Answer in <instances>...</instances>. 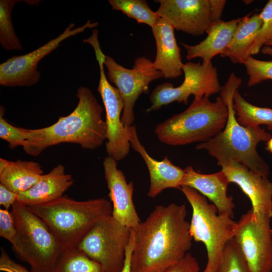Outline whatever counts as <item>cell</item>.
Listing matches in <instances>:
<instances>
[{"mask_svg": "<svg viewBox=\"0 0 272 272\" xmlns=\"http://www.w3.org/2000/svg\"><path fill=\"white\" fill-rule=\"evenodd\" d=\"M184 205L156 206L134 229L131 272H166L188 253L193 240Z\"/></svg>", "mask_w": 272, "mask_h": 272, "instance_id": "obj_1", "label": "cell"}, {"mask_svg": "<svg viewBox=\"0 0 272 272\" xmlns=\"http://www.w3.org/2000/svg\"><path fill=\"white\" fill-rule=\"evenodd\" d=\"M77 97V105L70 114L59 117L50 126L29 129L23 147L26 154L36 157L47 148L61 143L78 144L89 150L103 144L106 125L102 117V106L91 90L84 86L79 88Z\"/></svg>", "mask_w": 272, "mask_h": 272, "instance_id": "obj_2", "label": "cell"}, {"mask_svg": "<svg viewBox=\"0 0 272 272\" xmlns=\"http://www.w3.org/2000/svg\"><path fill=\"white\" fill-rule=\"evenodd\" d=\"M242 80L231 73L220 91L228 109V117L224 128L208 141L198 143L197 150H205L223 166L231 162H237L251 171L268 178L269 167L258 154L256 147L261 142H267L271 134L260 126L246 127L239 123L233 106V96Z\"/></svg>", "mask_w": 272, "mask_h": 272, "instance_id": "obj_3", "label": "cell"}, {"mask_svg": "<svg viewBox=\"0 0 272 272\" xmlns=\"http://www.w3.org/2000/svg\"><path fill=\"white\" fill-rule=\"evenodd\" d=\"M28 207L48 226L64 250L77 248L90 229L112 213V205L106 198L79 201L66 195Z\"/></svg>", "mask_w": 272, "mask_h": 272, "instance_id": "obj_4", "label": "cell"}, {"mask_svg": "<svg viewBox=\"0 0 272 272\" xmlns=\"http://www.w3.org/2000/svg\"><path fill=\"white\" fill-rule=\"evenodd\" d=\"M209 97L195 99L180 113L158 124L154 130L159 140L172 146L206 142L225 127L228 109L222 98L212 102Z\"/></svg>", "mask_w": 272, "mask_h": 272, "instance_id": "obj_5", "label": "cell"}, {"mask_svg": "<svg viewBox=\"0 0 272 272\" xmlns=\"http://www.w3.org/2000/svg\"><path fill=\"white\" fill-rule=\"evenodd\" d=\"M17 234L12 244L32 272H52L64 249L48 226L29 207L16 201L11 211Z\"/></svg>", "mask_w": 272, "mask_h": 272, "instance_id": "obj_6", "label": "cell"}, {"mask_svg": "<svg viewBox=\"0 0 272 272\" xmlns=\"http://www.w3.org/2000/svg\"><path fill=\"white\" fill-rule=\"evenodd\" d=\"M192 208L189 232L195 242L202 243L207 252V262L202 272H215L222 258L227 242L234 237L236 222L220 215L214 204L195 189L185 185L179 189Z\"/></svg>", "mask_w": 272, "mask_h": 272, "instance_id": "obj_7", "label": "cell"}, {"mask_svg": "<svg viewBox=\"0 0 272 272\" xmlns=\"http://www.w3.org/2000/svg\"><path fill=\"white\" fill-rule=\"evenodd\" d=\"M131 233L110 215L98 221L77 248L98 263L103 272H121Z\"/></svg>", "mask_w": 272, "mask_h": 272, "instance_id": "obj_8", "label": "cell"}, {"mask_svg": "<svg viewBox=\"0 0 272 272\" xmlns=\"http://www.w3.org/2000/svg\"><path fill=\"white\" fill-rule=\"evenodd\" d=\"M183 82L177 87L169 83L158 85L150 96L151 103L147 112L157 110L162 106L173 102L187 104L189 97L193 95L195 99L201 98L220 92L221 86L219 81L217 68L212 61L184 63Z\"/></svg>", "mask_w": 272, "mask_h": 272, "instance_id": "obj_9", "label": "cell"}, {"mask_svg": "<svg viewBox=\"0 0 272 272\" xmlns=\"http://www.w3.org/2000/svg\"><path fill=\"white\" fill-rule=\"evenodd\" d=\"M270 219L251 209L236 222L234 238L251 272L272 271Z\"/></svg>", "mask_w": 272, "mask_h": 272, "instance_id": "obj_10", "label": "cell"}, {"mask_svg": "<svg viewBox=\"0 0 272 272\" xmlns=\"http://www.w3.org/2000/svg\"><path fill=\"white\" fill-rule=\"evenodd\" d=\"M104 63L108 81L115 85L123 102L122 122L126 127L130 126L134 119L133 108L139 96L148 93L151 82L162 78L163 75L155 69L153 61L143 56L134 60L131 69L118 64L109 55H105Z\"/></svg>", "mask_w": 272, "mask_h": 272, "instance_id": "obj_11", "label": "cell"}, {"mask_svg": "<svg viewBox=\"0 0 272 272\" xmlns=\"http://www.w3.org/2000/svg\"><path fill=\"white\" fill-rule=\"evenodd\" d=\"M98 23L88 20L84 25L74 28L71 23L57 37L27 54L14 55L0 64V85L9 87H30L39 82L40 60L56 49L65 39L93 28Z\"/></svg>", "mask_w": 272, "mask_h": 272, "instance_id": "obj_12", "label": "cell"}, {"mask_svg": "<svg viewBox=\"0 0 272 272\" xmlns=\"http://www.w3.org/2000/svg\"><path fill=\"white\" fill-rule=\"evenodd\" d=\"M95 56L100 71L97 90L106 112V152L108 156L120 161L127 156L131 147L129 127H126L121 120L123 102L117 89L112 86L107 78L104 63L105 55L99 51Z\"/></svg>", "mask_w": 272, "mask_h": 272, "instance_id": "obj_13", "label": "cell"}, {"mask_svg": "<svg viewBox=\"0 0 272 272\" xmlns=\"http://www.w3.org/2000/svg\"><path fill=\"white\" fill-rule=\"evenodd\" d=\"M157 13L168 20L175 29L198 36L211 27L209 0H158Z\"/></svg>", "mask_w": 272, "mask_h": 272, "instance_id": "obj_14", "label": "cell"}, {"mask_svg": "<svg viewBox=\"0 0 272 272\" xmlns=\"http://www.w3.org/2000/svg\"><path fill=\"white\" fill-rule=\"evenodd\" d=\"M105 178L112 203L113 217L130 229L141 222L134 207L132 196L133 184L127 182L123 172L117 167V161L107 156L103 162Z\"/></svg>", "mask_w": 272, "mask_h": 272, "instance_id": "obj_15", "label": "cell"}, {"mask_svg": "<svg viewBox=\"0 0 272 272\" xmlns=\"http://www.w3.org/2000/svg\"><path fill=\"white\" fill-rule=\"evenodd\" d=\"M230 183L238 185L247 196L252 204V209L272 217V182L267 177L259 175L245 165L231 162L223 166Z\"/></svg>", "mask_w": 272, "mask_h": 272, "instance_id": "obj_16", "label": "cell"}, {"mask_svg": "<svg viewBox=\"0 0 272 272\" xmlns=\"http://www.w3.org/2000/svg\"><path fill=\"white\" fill-rule=\"evenodd\" d=\"M129 130L131 147L142 157L149 171L150 185L148 196L154 198L164 189H180L185 175L184 169L173 164L167 156L161 161L153 159L141 144L135 127L129 126Z\"/></svg>", "mask_w": 272, "mask_h": 272, "instance_id": "obj_17", "label": "cell"}, {"mask_svg": "<svg viewBox=\"0 0 272 272\" xmlns=\"http://www.w3.org/2000/svg\"><path fill=\"white\" fill-rule=\"evenodd\" d=\"M184 171L182 185L190 187L207 197L216 207L220 215L234 218L233 198L227 193L230 182L222 170L214 173L202 174L189 166Z\"/></svg>", "mask_w": 272, "mask_h": 272, "instance_id": "obj_18", "label": "cell"}, {"mask_svg": "<svg viewBox=\"0 0 272 272\" xmlns=\"http://www.w3.org/2000/svg\"><path fill=\"white\" fill-rule=\"evenodd\" d=\"M174 28L170 22L161 17L152 28L156 45V54L154 66L160 71L163 77L174 79L182 73L184 63L181 60L180 49L174 34Z\"/></svg>", "mask_w": 272, "mask_h": 272, "instance_id": "obj_19", "label": "cell"}, {"mask_svg": "<svg viewBox=\"0 0 272 272\" xmlns=\"http://www.w3.org/2000/svg\"><path fill=\"white\" fill-rule=\"evenodd\" d=\"M71 175L65 172L64 166L57 164L27 190L18 193L17 201L27 207L45 203L63 195L74 183Z\"/></svg>", "mask_w": 272, "mask_h": 272, "instance_id": "obj_20", "label": "cell"}, {"mask_svg": "<svg viewBox=\"0 0 272 272\" xmlns=\"http://www.w3.org/2000/svg\"><path fill=\"white\" fill-rule=\"evenodd\" d=\"M242 17L229 21H222L212 26L206 38L196 45L182 43L186 49L188 60L201 58L203 61H211L216 55L222 54L230 42L238 24Z\"/></svg>", "mask_w": 272, "mask_h": 272, "instance_id": "obj_21", "label": "cell"}, {"mask_svg": "<svg viewBox=\"0 0 272 272\" xmlns=\"http://www.w3.org/2000/svg\"><path fill=\"white\" fill-rule=\"evenodd\" d=\"M251 13L243 17L222 57L229 58L234 63L243 64L251 55L250 50L254 43L262 22L259 14Z\"/></svg>", "mask_w": 272, "mask_h": 272, "instance_id": "obj_22", "label": "cell"}, {"mask_svg": "<svg viewBox=\"0 0 272 272\" xmlns=\"http://www.w3.org/2000/svg\"><path fill=\"white\" fill-rule=\"evenodd\" d=\"M43 174L40 164L32 161H9L0 171V182L13 191L19 193L34 185Z\"/></svg>", "mask_w": 272, "mask_h": 272, "instance_id": "obj_23", "label": "cell"}, {"mask_svg": "<svg viewBox=\"0 0 272 272\" xmlns=\"http://www.w3.org/2000/svg\"><path fill=\"white\" fill-rule=\"evenodd\" d=\"M233 106L239 123L246 127L266 125L272 129V108L255 106L247 101L238 92L235 91Z\"/></svg>", "mask_w": 272, "mask_h": 272, "instance_id": "obj_24", "label": "cell"}, {"mask_svg": "<svg viewBox=\"0 0 272 272\" xmlns=\"http://www.w3.org/2000/svg\"><path fill=\"white\" fill-rule=\"evenodd\" d=\"M52 272H103L101 265L77 248L64 250Z\"/></svg>", "mask_w": 272, "mask_h": 272, "instance_id": "obj_25", "label": "cell"}, {"mask_svg": "<svg viewBox=\"0 0 272 272\" xmlns=\"http://www.w3.org/2000/svg\"><path fill=\"white\" fill-rule=\"evenodd\" d=\"M108 2L112 10L120 11L139 23L145 24L151 28L161 18L156 12L150 9L145 0H109Z\"/></svg>", "mask_w": 272, "mask_h": 272, "instance_id": "obj_26", "label": "cell"}, {"mask_svg": "<svg viewBox=\"0 0 272 272\" xmlns=\"http://www.w3.org/2000/svg\"><path fill=\"white\" fill-rule=\"evenodd\" d=\"M21 1H0V43L6 50H21L23 48L17 37L11 18L15 5Z\"/></svg>", "mask_w": 272, "mask_h": 272, "instance_id": "obj_27", "label": "cell"}, {"mask_svg": "<svg viewBox=\"0 0 272 272\" xmlns=\"http://www.w3.org/2000/svg\"><path fill=\"white\" fill-rule=\"evenodd\" d=\"M215 272H251L234 237L226 244L222 259Z\"/></svg>", "mask_w": 272, "mask_h": 272, "instance_id": "obj_28", "label": "cell"}, {"mask_svg": "<svg viewBox=\"0 0 272 272\" xmlns=\"http://www.w3.org/2000/svg\"><path fill=\"white\" fill-rule=\"evenodd\" d=\"M5 109L0 108V138L9 144V147L13 149L24 146L29 134V129L17 127L8 122L4 118Z\"/></svg>", "mask_w": 272, "mask_h": 272, "instance_id": "obj_29", "label": "cell"}, {"mask_svg": "<svg viewBox=\"0 0 272 272\" xmlns=\"http://www.w3.org/2000/svg\"><path fill=\"white\" fill-rule=\"evenodd\" d=\"M243 64L249 77L247 82L249 87L268 80H272V60H261L250 55Z\"/></svg>", "mask_w": 272, "mask_h": 272, "instance_id": "obj_30", "label": "cell"}, {"mask_svg": "<svg viewBox=\"0 0 272 272\" xmlns=\"http://www.w3.org/2000/svg\"><path fill=\"white\" fill-rule=\"evenodd\" d=\"M262 24L250 50L251 55L258 54L272 39V0L268 1L259 14Z\"/></svg>", "mask_w": 272, "mask_h": 272, "instance_id": "obj_31", "label": "cell"}, {"mask_svg": "<svg viewBox=\"0 0 272 272\" xmlns=\"http://www.w3.org/2000/svg\"><path fill=\"white\" fill-rule=\"evenodd\" d=\"M17 234L14 220L11 212L6 209H0V236L12 244Z\"/></svg>", "mask_w": 272, "mask_h": 272, "instance_id": "obj_32", "label": "cell"}, {"mask_svg": "<svg viewBox=\"0 0 272 272\" xmlns=\"http://www.w3.org/2000/svg\"><path fill=\"white\" fill-rule=\"evenodd\" d=\"M199 266L196 258L188 253L183 259L166 272H199Z\"/></svg>", "mask_w": 272, "mask_h": 272, "instance_id": "obj_33", "label": "cell"}, {"mask_svg": "<svg viewBox=\"0 0 272 272\" xmlns=\"http://www.w3.org/2000/svg\"><path fill=\"white\" fill-rule=\"evenodd\" d=\"M0 271L3 272H32L12 260L5 250L1 249Z\"/></svg>", "mask_w": 272, "mask_h": 272, "instance_id": "obj_34", "label": "cell"}, {"mask_svg": "<svg viewBox=\"0 0 272 272\" xmlns=\"http://www.w3.org/2000/svg\"><path fill=\"white\" fill-rule=\"evenodd\" d=\"M209 3L211 27L223 21L222 20V13L226 4V1L209 0Z\"/></svg>", "mask_w": 272, "mask_h": 272, "instance_id": "obj_35", "label": "cell"}, {"mask_svg": "<svg viewBox=\"0 0 272 272\" xmlns=\"http://www.w3.org/2000/svg\"><path fill=\"white\" fill-rule=\"evenodd\" d=\"M18 194L13 191L4 184L0 183V205L9 210L17 201Z\"/></svg>", "mask_w": 272, "mask_h": 272, "instance_id": "obj_36", "label": "cell"}, {"mask_svg": "<svg viewBox=\"0 0 272 272\" xmlns=\"http://www.w3.org/2000/svg\"><path fill=\"white\" fill-rule=\"evenodd\" d=\"M134 244V234L131 230L129 242L127 246L125 254V259L123 267L121 272H131L130 260Z\"/></svg>", "mask_w": 272, "mask_h": 272, "instance_id": "obj_37", "label": "cell"}, {"mask_svg": "<svg viewBox=\"0 0 272 272\" xmlns=\"http://www.w3.org/2000/svg\"><path fill=\"white\" fill-rule=\"evenodd\" d=\"M260 51L264 55L272 56V39L263 46Z\"/></svg>", "mask_w": 272, "mask_h": 272, "instance_id": "obj_38", "label": "cell"}, {"mask_svg": "<svg viewBox=\"0 0 272 272\" xmlns=\"http://www.w3.org/2000/svg\"><path fill=\"white\" fill-rule=\"evenodd\" d=\"M266 149L272 153V137L266 142Z\"/></svg>", "mask_w": 272, "mask_h": 272, "instance_id": "obj_39", "label": "cell"}]
</instances>
